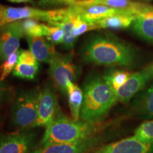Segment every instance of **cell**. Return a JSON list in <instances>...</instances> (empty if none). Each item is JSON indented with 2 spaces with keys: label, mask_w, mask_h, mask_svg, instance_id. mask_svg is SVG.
Listing matches in <instances>:
<instances>
[{
  "label": "cell",
  "mask_w": 153,
  "mask_h": 153,
  "mask_svg": "<svg viewBox=\"0 0 153 153\" xmlns=\"http://www.w3.org/2000/svg\"><path fill=\"white\" fill-rule=\"evenodd\" d=\"M48 24L59 26L62 29L64 32V36H63L62 43L63 47L67 49H70L74 46L76 42V37H75L73 34V22L70 18L68 7H67V12L62 19H61L59 22H51Z\"/></svg>",
  "instance_id": "obj_19"
},
{
  "label": "cell",
  "mask_w": 153,
  "mask_h": 153,
  "mask_svg": "<svg viewBox=\"0 0 153 153\" xmlns=\"http://www.w3.org/2000/svg\"><path fill=\"white\" fill-rule=\"evenodd\" d=\"M152 78L153 74L150 66L142 71L132 73L128 81L115 92L117 101L123 104L128 102L137 92L142 90Z\"/></svg>",
  "instance_id": "obj_11"
},
{
  "label": "cell",
  "mask_w": 153,
  "mask_h": 153,
  "mask_svg": "<svg viewBox=\"0 0 153 153\" xmlns=\"http://www.w3.org/2000/svg\"><path fill=\"white\" fill-rule=\"evenodd\" d=\"M36 140V132L19 131L0 135V153H29Z\"/></svg>",
  "instance_id": "obj_7"
},
{
  "label": "cell",
  "mask_w": 153,
  "mask_h": 153,
  "mask_svg": "<svg viewBox=\"0 0 153 153\" xmlns=\"http://www.w3.org/2000/svg\"><path fill=\"white\" fill-rule=\"evenodd\" d=\"M39 70V63L35 65L26 64L17 62V64L13 70V74L17 77L24 79H33L37 75Z\"/></svg>",
  "instance_id": "obj_23"
},
{
  "label": "cell",
  "mask_w": 153,
  "mask_h": 153,
  "mask_svg": "<svg viewBox=\"0 0 153 153\" xmlns=\"http://www.w3.org/2000/svg\"><path fill=\"white\" fill-rule=\"evenodd\" d=\"M67 95L72 118L74 120H79L83 102V91L74 82H68L67 85Z\"/></svg>",
  "instance_id": "obj_18"
},
{
  "label": "cell",
  "mask_w": 153,
  "mask_h": 153,
  "mask_svg": "<svg viewBox=\"0 0 153 153\" xmlns=\"http://www.w3.org/2000/svg\"><path fill=\"white\" fill-rule=\"evenodd\" d=\"M11 2H16V3H22V2H28V1H31V0H9Z\"/></svg>",
  "instance_id": "obj_31"
},
{
  "label": "cell",
  "mask_w": 153,
  "mask_h": 153,
  "mask_svg": "<svg viewBox=\"0 0 153 153\" xmlns=\"http://www.w3.org/2000/svg\"><path fill=\"white\" fill-rule=\"evenodd\" d=\"M131 72L124 70H111L103 76L108 85L116 92L123 86L131 75Z\"/></svg>",
  "instance_id": "obj_21"
},
{
  "label": "cell",
  "mask_w": 153,
  "mask_h": 153,
  "mask_svg": "<svg viewBox=\"0 0 153 153\" xmlns=\"http://www.w3.org/2000/svg\"><path fill=\"white\" fill-rule=\"evenodd\" d=\"M68 9L69 12H70V18H71L72 22H73V34L75 37L77 38L78 36H79L80 35H82V34L85 33L87 31L99 29L97 26L94 24V23H89L82 20V19H80L77 15L74 14L69 7Z\"/></svg>",
  "instance_id": "obj_24"
},
{
  "label": "cell",
  "mask_w": 153,
  "mask_h": 153,
  "mask_svg": "<svg viewBox=\"0 0 153 153\" xmlns=\"http://www.w3.org/2000/svg\"><path fill=\"white\" fill-rule=\"evenodd\" d=\"M132 26L137 35L153 44V6L136 15Z\"/></svg>",
  "instance_id": "obj_16"
},
{
  "label": "cell",
  "mask_w": 153,
  "mask_h": 153,
  "mask_svg": "<svg viewBox=\"0 0 153 153\" xmlns=\"http://www.w3.org/2000/svg\"><path fill=\"white\" fill-rule=\"evenodd\" d=\"M40 90L31 89L21 94L11 108V120L18 128H28L35 123L38 118Z\"/></svg>",
  "instance_id": "obj_5"
},
{
  "label": "cell",
  "mask_w": 153,
  "mask_h": 153,
  "mask_svg": "<svg viewBox=\"0 0 153 153\" xmlns=\"http://www.w3.org/2000/svg\"><path fill=\"white\" fill-rule=\"evenodd\" d=\"M24 36L21 21L10 23L0 28V61H5L19 51L20 40Z\"/></svg>",
  "instance_id": "obj_10"
},
{
  "label": "cell",
  "mask_w": 153,
  "mask_h": 153,
  "mask_svg": "<svg viewBox=\"0 0 153 153\" xmlns=\"http://www.w3.org/2000/svg\"><path fill=\"white\" fill-rule=\"evenodd\" d=\"M137 114L145 118H153V86L141 96L135 107Z\"/></svg>",
  "instance_id": "obj_20"
},
{
  "label": "cell",
  "mask_w": 153,
  "mask_h": 153,
  "mask_svg": "<svg viewBox=\"0 0 153 153\" xmlns=\"http://www.w3.org/2000/svg\"><path fill=\"white\" fill-rule=\"evenodd\" d=\"M21 51H17L16 52L11 54L1 65V66H0V81H4L9 76V74L14 70L17 64V62H18Z\"/></svg>",
  "instance_id": "obj_26"
},
{
  "label": "cell",
  "mask_w": 153,
  "mask_h": 153,
  "mask_svg": "<svg viewBox=\"0 0 153 153\" xmlns=\"http://www.w3.org/2000/svg\"><path fill=\"white\" fill-rule=\"evenodd\" d=\"M103 127L101 122L90 123L81 119L74 120L58 110L51 123L46 127L41 141V147L74 142L97 135Z\"/></svg>",
  "instance_id": "obj_3"
},
{
  "label": "cell",
  "mask_w": 153,
  "mask_h": 153,
  "mask_svg": "<svg viewBox=\"0 0 153 153\" xmlns=\"http://www.w3.org/2000/svg\"><path fill=\"white\" fill-rule=\"evenodd\" d=\"M26 40L36 60L49 64L56 53L54 45L43 36H26Z\"/></svg>",
  "instance_id": "obj_15"
},
{
  "label": "cell",
  "mask_w": 153,
  "mask_h": 153,
  "mask_svg": "<svg viewBox=\"0 0 153 153\" xmlns=\"http://www.w3.org/2000/svg\"><path fill=\"white\" fill-rule=\"evenodd\" d=\"M101 4L118 9L134 16L142 12L151 5L136 0H77L69 5ZM68 5V6H69Z\"/></svg>",
  "instance_id": "obj_13"
},
{
  "label": "cell",
  "mask_w": 153,
  "mask_h": 153,
  "mask_svg": "<svg viewBox=\"0 0 153 153\" xmlns=\"http://www.w3.org/2000/svg\"><path fill=\"white\" fill-rule=\"evenodd\" d=\"M24 35L26 36H45L48 25L35 19H27L21 21Z\"/></svg>",
  "instance_id": "obj_22"
},
{
  "label": "cell",
  "mask_w": 153,
  "mask_h": 153,
  "mask_svg": "<svg viewBox=\"0 0 153 153\" xmlns=\"http://www.w3.org/2000/svg\"><path fill=\"white\" fill-rule=\"evenodd\" d=\"M82 53L85 62L98 65L131 68L137 60L136 53L131 45L108 36L90 38L85 44Z\"/></svg>",
  "instance_id": "obj_1"
},
{
  "label": "cell",
  "mask_w": 153,
  "mask_h": 153,
  "mask_svg": "<svg viewBox=\"0 0 153 153\" xmlns=\"http://www.w3.org/2000/svg\"><path fill=\"white\" fill-rule=\"evenodd\" d=\"M150 70H151V71H152V74H153V63H152V64L150 66Z\"/></svg>",
  "instance_id": "obj_32"
},
{
  "label": "cell",
  "mask_w": 153,
  "mask_h": 153,
  "mask_svg": "<svg viewBox=\"0 0 153 153\" xmlns=\"http://www.w3.org/2000/svg\"><path fill=\"white\" fill-rule=\"evenodd\" d=\"M1 81H0V103L2 101V99H3V89H2V87H1Z\"/></svg>",
  "instance_id": "obj_30"
},
{
  "label": "cell",
  "mask_w": 153,
  "mask_h": 153,
  "mask_svg": "<svg viewBox=\"0 0 153 153\" xmlns=\"http://www.w3.org/2000/svg\"><path fill=\"white\" fill-rule=\"evenodd\" d=\"M50 65V75L55 85L63 94H67L68 82H74L76 78V66L73 54H60L56 52Z\"/></svg>",
  "instance_id": "obj_6"
},
{
  "label": "cell",
  "mask_w": 153,
  "mask_h": 153,
  "mask_svg": "<svg viewBox=\"0 0 153 153\" xmlns=\"http://www.w3.org/2000/svg\"><path fill=\"white\" fill-rule=\"evenodd\" d=\"M66 8L43 10L33 7H14L0 4V28L10 23L27 19H35L47 22H59L66 14Z\"/></svg>",
  "instance_id": "obj_4"
},
{
  "label": "cell",
  "mask_w": 153,
  "mask_h": 153,
  "mask_svg": "<svg viewBox=\"0 0 153 153\" xmlns=\"http://www.w3.org/2000/svg\"><path fill=\"white\" fill-rule=\"evenodd\" d=\"M18 62L30 65H35L38 63V61L36 60L33 53L28 51H21V53L19 55L18 59Z\"/></svg>",
  "instance_id": "obj_28"
},
{
  "label": "cell",
  "mask_w": 153,
  "mask_h": 153,
  "mask_svg": "<svg viewBox=\"0 0 153 153\" xmlns=\"http://www.w3.org/2000/svg\"><path fill=\"white\" fill-rule=\"evenodd\" d=\"M93 153H153V144L141 142L133 135L105 145Z\"/></svg>",
  "instance_id": "obj_12"
},
{
  "label": "cell",
  "mask_w": 153,
  "mask_h": 153,
  "mask_svg": "<svg viewBox=\"0 0 153 153\" xmlns=\"http://www.w3.org/2000/svg\"><path fill=\"white\" fill-rule=\"evenodd\" d=\"M77 0H40L38 4L41 7H52L58 5H69Z\"/></svg>",
  "instance_id": "obj_29"
},
{
  "label": "cell",
  "mask_w": 153,
  "mask_h": 153,
  "mask_svg": "<svg viewBox=\"0 0 153 153\" xmlns=\"http://www.w3.org/2000/svg\"><path fill=\"white\" fill-rule=\"evenodd\" d=\"M102 140V137L95 135L74 142L40 147L29 153H89L100 145Z\"/></svg>",
  "instance_id": "obj_8"
},
{
  "label": "cell",
  "mask_w": 153,
  "mask_h": 153,
  "mask_svg": "<svg viewBox=\"0 0 153 153\" xmlns=\"http://www.w3.org/2000/svg\"><path fill=\"white\" fill-rule=\"evenodd\" d=\"M58 110L56 94L52 87L45 86L40 90L38 118L32 128H46L53 120Z\"/></svg>",
  "instance_id": "obj_9"
},
{
  "label": "cell",
  "mask_w": 153,
  "mask_h": 153,
  "mask_svg": "<svg viewBox=\"0 0 153 153\" xmlns=\"http://www.w3.org/2000/svg\"><path fill=\"white\" fill-rule=\"evenodd\" d=\"M83 102L80 118L90 123H100L117 102L115 92L104 77L91 75L83 85Z\"/></svg>",
  "instance_id": "obj_2"
},
{
  "label": "cell",
  "mask_w": 153,
  "mask_h": 153,
  "mask_svg": "<svg viewBox=\"0 0 153 153\" xmlns=\"http://www.w3.org/2000/svg\"><path fill=\"white\" fill-rule=\"evenodd\" d=\"M69 7L80 19L89 23H94L97 21L120 13H125L118 9L111 8L106 5H69Z\"/></svg>",
  "instance_id": "obj_14"
},
{
  "label": "cell",
  "mask_w": 153,
  "mask_h": 153,
  "mask_svg": "<svg viewBox=\"0 0 153 153\" xmlns=\"http://www.w3.org/2000/svg\"><path fill=\"white\" fill-rule=\"evenodd\" d=\"M134 136L141 142L153 144V119L141 123L135 131Z\"/></svg>",
  "instance_id": "obj_25"
},
{
  "label": "cell",
  "mask_w": 153,
  "mask_h": 153,
  "mask_svg": "<svg viewBox=\"0 0 153 153\" xmlns=\"http://www.w3.org/2000/svg\"><path fill=\"white\" fill-rule=\"evenodd\" d=\"M135 18V16L134 15L127 13H120L107 16L94 22V24L97 25L98 28H125L133 24Z\"/></svg>",
  "instance_id": "obj_17"
},
{
  "label": "cell",
  "mask_w": 153,
  "mask_h": 153,
  "mask_svg": "<svg viewBox=\"0 0 153 153\" xmlns=\"http://www.w3.org/2000/svg\"><path fill=\"white\" fill-rule=\"evenodd\" d=\"M46 39L53 45L62 43L64 36L62 29L57 26H47Z\"/></svg>",
  "instance_id": "obj_27"
}]
</instances>
